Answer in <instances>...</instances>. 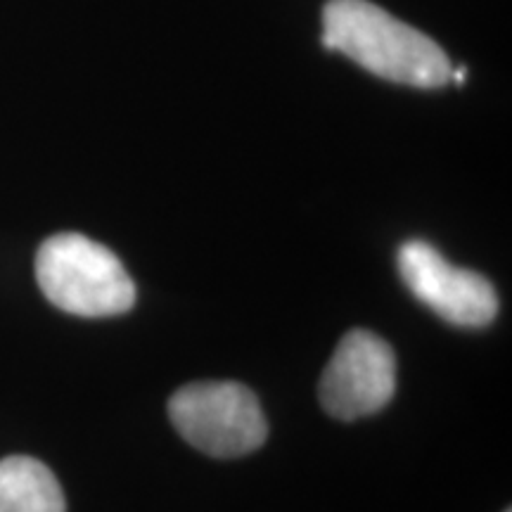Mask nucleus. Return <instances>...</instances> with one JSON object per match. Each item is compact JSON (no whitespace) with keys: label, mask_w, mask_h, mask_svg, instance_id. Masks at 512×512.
<instances>
[{"label":"nucleus","mask_w":512,"mask_h":512,"mask_svg":"<svg viewBox=\"0 0 512 512\" xmlns=\"http://www.w3.org/2000/svg\"><path fill=\"white\" fill-rule=\"evenodd\" d=\"M320 43L384 81L413 88L451 83L453 64L439 43L370 0H328Z\"/></svg>","instance_id":"f257e3e1"},{"label":"nucleus","mask_w":512,"mask_h":512,"mask_svg":"<svg viewBox=\"0 0 512 512\" xmlns=\"http://www.w3.org/2000/svg\"><path fill=\"white\" fill-rule=\"evenodd\" d=\"M36 280L50 304L74 316H119L136 304V285L117 254L81 233H57L43 242Z\"/></svg>","instance_id":"f03ea898"},{"label":"nucleus","mask_w":512,"mask_h":512,"mask_svg":"<svg viewBox=\"0 0 512 512\" xmlns=\"http://www.w3.org/2000/svg\"><path fill=\"white\" fill-rule=\"evenodd\" d=\"M169 418L190 446L214 458L247 456L264 444L268 422L240 382H192L171 396Z\"/></svg>","instance_id":"7ed1b4c3"},{"label":"nucleus","mask_w":512,"mask_h":512,"mask_svg":"<svg viewBox=\"0 0 512 512\" xmlns=\"http://www.w3.org/2000/svg\"><path fill=\"white\" fill-rule=\"evenodd\" d=\"M396 389L394 351L368 330H351L337 344L318 384L323 408L337 420H358L382 411Z\"/></svg>","instance_id":"20e7f679"},{"label":"nucleus","mask_w":512,"mask_h":512,"mask_svg":"<svg viewBox=\"0 0 512 512\" xmlns=\"http://www.w3.org/2000/svg\"><path fill=\"white\" fill-rule=\"evenodd\" d=\"M399 273L413 297L458 328H484L496 318L494 285L470 268L453 266L430 242L401 245Z\"/></svg>","instance_id":"39448f33"},{"label":"nucleus","mask_w":512,"mask_h":512,"mask_svg":"<svg viewBox=\"0 0 512 512\" xmlns=\"http://www.w3.org/2000/svg\"><path fill=\"white\" fill-rule=\"evenodd\" d=\"M0 512H67L53 470L29 456L0 460Z\"/></svg>","instance_id":"423d86ee"},{"label":"nucleus","mask_w":512,"mask_h":512,"mask_svg":"<svg viewBox=\"0 0 512 512\" xmlns=\"http://www.w3.org/2000/svg\"><path fill=\"white\" fill-rule=\"evenodd\" d=\"M505 512H510V510H505Z\"/></svg>","instance_id":"0eeeda50"}]
</instances>
